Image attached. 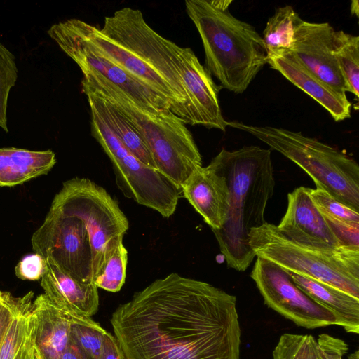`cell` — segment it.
<instances>
[{"instance_id": "obj_1", "label": "cell", "mask_w": 359, "mask_h": 359, "mask_svg": "<svg viewBox=\"0 0 359 359\" xmlns=\"http://www.w3.org/2000/svg\"><path fill=\"white\" fill-rule=\"evenodd\" d=\"M110 323L124 359H240L236 297L176 273L135 292Z\"/></svg>"}, {"instance_id": "obj_2", "label": "cell", "mask_w": 359, "mask_h": 359, "mask_svg": "<svg viewBox=\"0 0 359 359\" xmlns=\"http://www.w3.org/2000/svg\"><path fill=\"white\" fill-rule=\"evenodd\" d=\"M209 164L224 177L229 191L226 220L212 231L228 267L244 271L256 257L250 232L266 222L265 210L274 192L271 150L258 146L223 149Z\"/></svg>"}, {"instance_id": "obj_3", "label": "cell", "mask_w": 359, "mask_h": 359, "mask_svg": "<svg viewBox=\"0 0 359 359\" xmlns=\"http://www.w3.org/2000/svg\"><path fill=\"white\" fill-rule=\"evenodd\" d=\"M232 0H187L186 12L203 43L205 68L234 93L247 90L268 62L263 38L229 11Z\"/></svg>"}, {"instance_id": "obj_4", "label": "cell", "mask_w": 359, "mask_h": 359, "mask_svg": "<svg viewBox=\"0 0 359 359\" xmlns=\"http://www.w3.org/2000/svg\"><path fill=\"white\" fill-rule=\"evenodd\" d=\"M82 90L99 95L128 120L148 148L156 170L182 189L202 158L186 124L170 110L151 111L130 100L121 91L100 80L83 76Z\"/></svg>"}, {"instance_id": "obj_5", "label": "cell", "mask_w": 359, "mask_h": 359, "mask_svg": "<svg viewBox=\"0 0 359 359\" xmlns=\"http://www.w3.org/2000/svg\"><path fill=\"white\" fill-rule=\"evenodd\" d=\"M250 133L299 166L314 182L345 205L359 212V165L352 158L317 139L282 128L226 121Z\"/></svg>"}, {"instance_id": "obj_6", "label": "cell", "mask_w": 359, "mask_h": 359, "mask_svg": "<svg viewBox=\"0 0 359 359\" xmlns=\"http://www.w3.org/2000/svg\"><path fill=\"white\" fill-rule=\"evenodd\" d=\"M249 243L256 257L359 299V248L304 245L287 238L277 226L268 222L250 231Z\"/></svg>"}, {"instance_id": "obj_7", "label": "cell", "mask_w": 359, "mask_h": 359, "mask_svg": "<svg viewBox=\"0 0 359 359\" xmlns=\"http://www.w3.org/2000/svg\"><path fill=\"white\" fill-rule=\"evenodd\" d=\"M51 209L80 219L87 229L93 252V283L123 241L128 221L117 202L102 187L87 178L65 182Z\"/></svg>"}, {"instance_id": "obj_8", "label": "cell", "mask_w": 359, "mask_h": 359, "mask_svg": "<svg viewBox=\"0 0 359 359\" xmlns=\"http://www.w3.org/2000/svg\"><path fill=\"white\" fill-rule=\"evenodd\" d=\"M90 114L91 134L111 160L116 184L124 196L163 217L172 215L182 189L159 171L142 163L91 109Z\"/></svg>"}, {"instance_id": "obj_9", "label": "cell", "mask_w": 359, "mask_h": 359, "mask_svg": "<svg viewBox=\"0 0 359 359\" xmlns=\"http://www.w3.org/2000/svg\"><path fill=\"white\" fill-rule=\"evenodd\" d=\"M100 30L104 36L127 46L163 76L176 96V116L182 120L186 95L175 62V43L154 31L139 9L129 7L107 16Z\"/></svg>"}, {"instance_id": "obj_10", "label": "cell", "mask_w": 359, "mask_h": 359, "mask_svg": "<svg viewBox=\"0 0 359 359\" xmlns=\"http://www.w3.org/2000/svg\"><path fill=\"white\" fill-rule=\"evenodd\" d=\"M48 34L76 62L83 76L109 84L146 110H170L171 103L166 97L100 55L68 25L66 20L53 25Z\"/></svg>"}, {"instance_id": "obj_11", "label": "cell", "mask_w": 359, "mask_h": 359, "mask_svg": "<svg viewBox=\"0 0 359 359\" xmlns=\"http://www.w3.org/2000/svg\"><path fill=\"white\" fill-rule=\"evenodd\" d=\"M32 248L49 258L81 283H93V252L89 236L79 218L50 208L43 223L33 233Z\"/></svg>"}, {"instance_id": "obj_12", "label": "cell", "mask_w": 359, "mask_h": 359, "mask_svg": "<svg viewBox=\"0 0 359 359\" xmlns=\"http://www.w3.org/2000/svg\"><path fill=\"white\" fill-rule=\"evenodd\" d=\"M257 257L250 277L268 307L306 329L340 326L335 315L299 288L287 271L267 259Z\"/></svg>"}, {"instance_id": "obj_13", "label": "cell", "mask_w": 359, "mask_h": 359, "mask_svg": "<svg viewBox=\"0 0 359 359\" xmlns=\"http://www.w3.org/2000/svg\"><path fill=\"white\" fill-rule=\"evenodd\" d=\"M175 62L185 91L186 102L182 121L187 125H199L226 131L219 93L222 88L201 65L190 48L174 45Z\"/></svg>"}, {"instance_id": "obj_14", "label": "cell", "mask_w": 359, "mask_h": 359, "mask_svg": "<svg viewBox=\"0 0 359 359\" xmlns=\"http://www.w3.org/2000/svg\"><path fill=\"white\" fill-rule=\"evenodd\" d=\"M66 22L100 55L166 97L171 103L170 111L177 114L178 103L172 89L163 76L151 65L125 45L104 36L95 26L76 18L67 20Z\"/></svg>"}, {"instance_id": "obj_15", "label": "cell", "mask_w": 359, "mask_h": 359, "mask_svg": "<svg viewBox=\"0 0 359 359\" xmlns=\"http://www.w3.org/2000/svg\"><path fill=\"white\" fill-rule=\"evenodd\" d=\"M335 30L328 22L302 20L295 31L292 53L309 72L334 90L346 93L334 54Z\"/></svg>"}, {"instance_id": "obj_16", "label": "cell", "mask_w": 359, "mask_h": 359, "mask_svg": "<svg viewBox=\"0 0 359 359\" xmlns=\"http://www.w3.org/2000/svg\"><path fill=\"white\" fill-rule=\"evenodd\" d=\"M309 188L299 187L287 194V208L278 230L287 238L318 248H337L342 245L323 215L313 202Z\"/></svg>"}, {"instance_id": "obj_17", "label": "cell", "mask_w": 359, "mask_h": 359, "mask_svg": "<svg viewBox=\"0 0 359 359\" xmlns=\"http://www.w3.org/2000/svg\"><path fill=\"white\" fill-rule=\"evenodd\" d=\"M41 278V286L48 299L70 322L95 315L99 307L98 288L94 284L81 283L62 271L49 258Z\"/></svg>"}, {"instance_id": "obj_18", "label": "cell", "mask_w": 359, "mask_h": 359, "mask_svg": "<svg viewBox=\"0 0 359 359\" xmlns=\"http://www.w3.org/2000/svg\"><path fill=\"white\" fill-rule=\"evenodd\" d=\"M182 193L212 230L223 226L229 205V188L224 177L210 164L192 172Z\"/></svg>"}, {"instance_id": "obj_19", "label": "cell", "mask_w": 359, "mask_h": 359, "mask_svg": "<svg viewBox=\"0 0 359 359\" xmlns=\"http://www.w3.org/2000/svg\"><path fill=\"white\" fill-rule=\"evenodd\" d=\"M267 64L319 103L335 121L351 117V103L346 94L334 90L313 74L292 52L269 57Z\"/></svg>"}, {"instance_id": "obj_20", "label": "cell", "mask_w": 359, "mask_h": 359, "mask_svg": "<svg viewBox=\"0 0 359 359\" xmlns=\"http://www.w3.org/2000/svg\"><path fill=\"white\" fill-rule=\"evenodd\" d=\"M36 318L35 344L41 359H61L71 341V322L45 296L33 301Z\"/></svg>"}, {"instance_id": "obj_21", "label": "cell", "mask_w": 359, "mask_h": 359, "mask_svg": "<svg viewBox=\"0 0 359 359\" xmlns=\"http://www.w3.org/2000/svg\"><path fill=\"white\" fill-rule=\"evenodd\" d=\"M295 285L316 303L338 318L346 332H359V299L337 287L288 272Z\"/></svg>"}, {"instance_id": "obj_22", "label": "cell", "mask_w": 359, "mask_h": 359, "mask_svg": "<svg viewBox=\"0 0 359 359\" xmlns=\"http://www.w3.org/2000/svg\"><path fill=\"white\" fill-rule=\"evenodd\" d=\"M55 163V154L50 149L0 148V187L21 184L46 175Z\"/></svg>"}, {"instance_id": "obj_23", "label": "cell", "mask_w": 359, "mask_h": 359, "mask_svg": "<svg viewBox=\"0 0 359 359\" xmlns=\"http://www.w3.org/2000/svg\"><path fill=\"white\" fill-rule=\"evenodd\" d=\"M82 91L88 97L90 109L97 113L125 147L144 165L156 170L148 148L125 116L95 93L88 90Z\"/></svg>"}, {"instance_id": "obj_24", "label": "cell", "mask_w": 359, "mask_h": 359, "mask_svg": "<svg viewBox=\"0 0 359 359\" xmlns=\"http://www.w3.org/2000/svg\"><path fill=\"white\" fill-rule=\"evenodd\" d=\"M302 20L291 6L276 8L263 31L268 58L292 51L295 31Z\"/></svg>"}, {"instance_id": "obj_25", "label": "cell", "mask_w": 359, "mask_h": 359, "mask_svg": "<svg viewBox=\"0 0 359 359\" xmlns=\"http://www.w3.org/2000/svg\"><path fill=\"white\" fill-rule=\"evenodd\" d=\"M33 297L32 292L22 297L0 346V359H15L35 329L36 318L33 310Z\"/></svg>"}, {"instance_id": "obj_26", "label": "cell", "mask_w": 359, "mask_h": 359, "mask_svg": "<svg viewBox=\"0 0 359 359\" xmlns=\"http://www.w3.org/2000/svg\"><path fill=\"white\" fill-rule=\"evenodd\" d=\"M334 54L344 80L346 92L359 97V36L343 30L335 32Z\"/></svg>"}, {"instance_id": "obj_27", "label": "cell", "mask_w": 359, "mask_h": 359, "mask_svg": "<svg viewBox=\"0 0 359 359\" xmlns=\"http://www.w3.org/2000/svg\"><path fill=\"white\" fill-rule=\"evenodd\" d=\"M273 359H326L316 340L309 334L285 333L273 351Z\"/></svg>"}, {"instance_id": "obj_28", "label": "cell", "mask_w": 359, "mask_h": 359, "mask_svg": "<svg viewBox=\"0 0 359 359\" xmlns=\"http://www.w3.org/2000/svg\"><path fill=\"white\" fill-rule=\"evenodd\" d=\"M128 251L121 241L113 255L93 281L97 287L108 292H118L126 280Z\"/></svg>"}, {"instance_id": "obj_29", "label": "cell", "mask_w": 359, "mask_h": 359, "mask_svg": "<svg viewBox=\"0 0 359 359\" xmlns=\"http://www.w3.org/2000/svg\"><path fill=\"white\" fill-rule=\"evenodd\" d=\"M91 318L71 322V340L93 359H99L106 333Z\"/></svg>"}, {"instance_id": "obj_30", "label": "cell", "mask_w": 359, "mask_h": 359, "mask_svg": "<svg viewBox=\"0 0 359 359\" xmlns=\"http://www.w3.org/2000/svg\"><path fill=\"white\" fill-rule=\"evenodd\" d=\"M18 69L13 54L0 42V128L8 132V99L18 79Z\"/></svg>"}, {"instance_id": "obj_31", "label": "cell", "mask_w": 359, "mask_h": 359, "mask_svg": "<svg viewBox=\"0 0 359 359\" xmlns=\"http://www.w3.org/2000/svg\"><path fill=\"white\" fill-rule=\"evenodd\" d=\"M309 191L313 202L322 213L359 224V212L341 203L323 189L309 188Z\"/></svg>"}, {"instance_id": "obj_32", "label": "cell", "mask_w": 359, "mask_h": 359, "mask_svg": "<svg viewBox=\"0 0 359 359\" xmlns=\"http://www.w3.org/2000/svg\"><path fill=\"white\" fill-rule=\"evenodd\" d=\"M322 215L342 245L359 248V224Z\"/></svg>"}, {"instance_id": "obj_33", "label": "cell", "mask_w": 359, "mask_h": 359, "mask_svg": "<svg viewBox=\"0 0 359 359\" xmlns=\"http://www.w3.org/2000/svg\"><path fill=\"white\" fill-rule=\"evenodd\" d=\"M46 269V259L36 253L25 256L16 265V276L25 280H38Z\"/></svg>"}, {"instance_id": "obj_34", "label": "cell", "mask_w": 359, "mask_h": 359, "mask_svg": "<svg viewBox=\"0 0 359 359\" xmlns=\"http://www.w3.org/2000/svg\"><path fill=\"white\" fill-rule=\"evenodd\" d=\"M22 301V297H13L8 292L0 290V346L8 327L16 314Z\"/></svg>"}, {"instance_id": "obj_35", "label": "cell", "mask_w": 359, "mask_h": 359, "mask_svg": "<svg viewBox=\"0 0 359 359\" xmlns=\"http://www.w3.org/2000/svg\"><path fill=\"white\" fill-rule=\"evenodd\" d=\"M316 341L326 359H342L348 351L344 340L327 334H320Z\"/></svg>"}, {"instance_id": "obj_36", "label": "cell", "mask_w": 359, "mask_h": 359, "mask_svg": "<svg viewBox=\"0 0 359 359\" xmlns=\"http://www.w3.org/2000/svg\"><path fill=\"white\" fill-rule=\"evenodd\" d=\"M99 359H124L115 337L108 332L104 334Z\"/></svg>"}, {"instance_id": "obj_37", "label": "cell", "mask_w": 359, "mask_h": 359, "mask_svg": "<svg viewBox=\"0 0 359 359\" xmlns=\"http://www.w3.org/2000/svg\"><path fill=\"white\" fill-rule=\"evenodd\" d=\"M61 359H93L72 340L63 353Z\"/></svg>"}, {"instance_id": "obj_38", "label": "cell", "mask_w": 359, "mask_h": 359, "mask_svg": "<svg viewBox=\"0 0 359 359\" xmlns=\"http://www.w3.org/2000/svg\"><path fill=\"white\" fill-rule=\"evenodd\" d=\"M16 359H38L36 353L34 351L29 350L22 352L18 355Z\"/></svg>"}, {"instance_id": "obj_39", "label": "cell", "mask_w": 359, "mask_h": 359, "mask_svg": "<svg viewBox=\"0 0 359 359\" xmlns=\"http://www.w3.org/2000/svg\"><path fill=\"white\" fill-rule=\"evenodd\" d=\"M351 13L358 18L359 14V4L358 0H353L351 4Z\"/></svg>"}, {"instance_id": "obj_40", "label": "cell", "mask_w": 359, "mask_h": 359, "mask_svg": "<svg viewBox=\"0 0 359 359\" xmlns=\"http://www.w3.org/2000/svg\"><path fill=\"white\" fill-rule=\"evenodd\" d=\"M348 359H359V351L356 350L354 353L348 355Z\"/></svg>"}, {"instance_id": "obj_41", "label": "cell", "mask_w": 359, "mask_h": 359, "mask_svg": "<svg viewBox=\"0 0 359 359\" xmlns=\"http://www.w3.org/2000/svg\"><path fill=\"white\" fill-rule=\"evenodd\" d=\"M39 358H40V357H39ZM40 359H41V358H40Z\"/></svg>"}, {"instance_id": "obj_42", "label": "cell", "mask_w": 359, "mask_h": 359, "mask_svg": "<svg viewBox=\"0 0 359 359\" xmlns=\"http://www.w3.org/2000/svg\"></svg>"}]
</instances>
